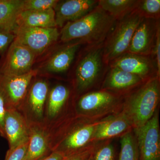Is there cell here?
Instances as JSON below:
<instances>
[{
	"label": "cell",
	"instance_id": "cell-1",
	"mask_svg": "<svg viewBox=\"0 0 160 160\" xmlns=\"http://www.w3.org/2000/svg\"><path fill=\"white\" fill-rule=\"evenodd\" d=\"M116 20L98 6L78 20L67 23L60 32L63 42L79 39L90 46L105 42L115 25Z\"/></svg>",
	"mask_w": 160,
	"mask_h": 160
},
{
	"label": "cell",
	"instance_id": "cell-2",
	"mask_svg": "<svg viewBox=\"0 0 160 160\" xmlns=\"http://www.w3.org/2000/svg\"><path fill=\"white\" fill-rule=\"evenodd\" d=\"M102 119L93 122L82 123L75 120L48 129L50 151L62 153L65 157L83 150L91 145L98 126Z\"/></svg>",
	"mask_w": 160,
	"mask_h": 160
},
{
	"label": "cell",
	"instance_id": "cell-3",
	"mask_svg": "<svg viewBox=\"0 0 160 160\" xmlns=\"http://www.w3.org/2000/svg\"><path fill=\"white\" fill-rule=\"evenodd\" d=\"M160 77L150 78L144 85L129 95L122 111L131 122L132 129L141 127L149 121L159 102Z\"/></svg>",
	"mask_w": 160,
	"mask_h": 160
},
{
	"label": "cell",
	"instance_id": "cell-4",
	"mask_svg": "<svg viewBox=\"0 0 160 160\" xmlns=\"http://www.w3.org/2000/svg\"><path fill=\"white\" fill-rule=\"evenodd\" d=\"M142 18L136 9L118 21L103 43L104 62H111L127 53L134 32Z\"/></svg>",
	"mask_w": 160,
	"mask_h": 160
},
{
	"label": "cell",
	"instance_id": "cell-5",
	"mask_svg": "<svg viewBox=\"0 0 160 160\" xmlns=\"http://www.w3.org/2000/svg\"><path fill=\"white\" fill-rule=\"evenodd\" d=\"M103 44L90 46L78 64L75 80L77 89L80 92L91 88L99 76L104 62Z\"/></svg>",
	"mask_w": 160,
	"mask_h": 160
},
{
	"label": "cell",
	"instance_id": "cell-6",
	"mask_svg": "<svg viewBox=\"0 0 160 160\" xmlns=\"http://www.w3.org/2000/svg\"><path fill=\"white\" fill-rule=\"evenodd\" d=\"M139 160H160V133L158 110L143 126L132 129Z\"/></svg>",
	"mask_w": 160,
	"mask_h": 160
},
{
	"label": "cell",
	"instance_id": "cell-7",
	"mask_svg": "<svg viewBox=\"0 0 160 160\" xmlns=\"http://www.w3.org/2000/svg\"><path fill=\"white\" fill-rule=\"evenodd\" d=\"M14 33V41L28 48L36 56L44 52L60 35L57 27H18Z\"/></svg>",
	"mask_w": 160,
	"mask_h": 160
},
{
	"label": "cell",
	"instance_id": "cell-8",
	"mask_svg": "<svg viewBox=\"0 0 160 160\" xmlns=\"http://www.w3.org/2000/svg\"><path fill=\"white\" fill-rule=\"evenodd\" d=\"M37 74L32 70L22 75H9L0 72V90L7 103V108L18 109L22 107L32 78Z\"/></svg>",
	"mask_w": 160,
	"mask_h": 160
},
{
	"label": "cell",
	"instance_id": "cell-9",
	"mask_svg": "<svg viewBox=\"0 0 160 160\" xmlns=\"http://www.w3.org/2000/svg\"><path fill=\"white\" fill-rule=\"evenodd\" d=\"M0 63V72L19 76L31 71L35 55L29 49L13 41Z\"/></svg>",
	"mask_w": 160,
	"mask_h": 160
},
{
	"label": "cell",
	"instance_id": "cell-10",
	"mask_svg": "<svg viewBox=\"0 0 160 160\" xmlns=\"http://www.w3.org/2000/svg\"><path fill=\"white\" fill-rule=\"evenodd\" d=\"M120 102L119 98L112 92L103 90L84 95L78 102L79 115L94 117L111 110Z\"/></svg>",
	"mask_w": 160,
	"mask_h": 160
},
{
	"label": "cell",
	"instance_id": "cell-11",
	"mask_svg": "<svg viewBox=\"0 0 160 160\" xmlns=\"http://www.w3.org/2000/svg\"><path fill=\"white\" fill-rule=\"evenodd\" d=\"M158 20L143 18L132 38L127 52L146 56L152 52Z\"/></svg>",
	"mask_w": 160,
	"mask_h": 160
},
{
	"label": "cell",
	"instance_id": "cell-12",
	"mask_svg": "<svg viewBox=\"0 0 160 160\" xmlns=\"http://www.w3.org/2000/svg\"><path fill=\"white\" fill-rule=\"evenodd\" d=\"M96 0L58 1L54 8L57 27H63L88 14L98 5Z\"/></svg>",
	"mask_w": 160,
	"mask_h": 160
},
{
	"label": "cell",
	"instance_id": "cell-13",
	"mask_svg": "<svg viewBox=\"0 0 160 160\" xmlns=\"http://www.w3.org/2000/svg\"><path fill=\"white\" fill-rule=\"evenodd\" d=\"M4 130L9 145V150L15 149L29 140V123L18 109L7 108L5 115Z\"/></svg>",
	"mask_w": 160,
	"mask_h": 160
},
{
	"label": "cell",
	"instance_id": "cell-14",
	"mask_svg": "<svg viewBox=\"0 0 160 160\" xmlns=\"http://www.w3.org/2000/svg\"><path fill=\"white\" fill-rule=\"evenodd\" d=\"M29 123V144L24 160H39L50 151L46 126L39 122Z\"/></svg>",
	"mask_w": 160,
	"mask_h": 160
},
{
	"label": "cell",
	"instance_id": "cell-15",
	"mask_svg": "<svg viewBox=\"0 0 160 160\" xmlns=\"http://www.w3.org/2000/svg\"><path fill=\"white\" fill-rule=\"evenodd\" d=\"M132 129L130 120L122 111L116 115L103 119L96 130L92 142L104 141L122 136Z\"/></svg>",
	"mask_w": 160,
	"mask_h": 160
},
{
	"label": "cell",
	"instance_id": "cell-16",
	"mask_svg": "<svg viewBox=\"0 0 160 160\" xmlns=\"http://www.w3.org/2000/svg\"><path fill=\"white\" fill-rule=\"evenodd\" d=\"M111 67H117L136 75L144 81L148 78L152 70L151 61L145 56L127 53L111 62Z\"/></svg>",
	"mask_w": 160,
	"mask_h": 160
},
{
	"label": "cell",
	"instance_id": "cell-17",
	"mask_svg": "<svg viewBox=\"0 0 160 160\" xmlns=\"http://www.w3.org/2000/svg\"><path fill=\"white\" fill-rule=\"evenodd\" d=\"M16 24L18 28L57 27L54 9L43 11H21L17 18Z\"/></svg>",
	"mask_w": 160,
	"mask_h": 160
},
{
	"label": "cell",
	"instance_id": "cell-18",
	"mask_svg": "<svg viewBox=\"0 0 160 160\" xmlns=\"http://www.w3.org/2000/svg\"><path fill=\"white\" fill-rule=\"evenodd\" d=\"M143 82L144 80L136 75L117 67H111L103 83V89L116 91L127 90L138 86Z\"/></svg>",
	"mask_w": 160,
	"mask_h": 160
},
{
	"label": "cell",
	"instance_id": "cell-19",
	"mask_svg": "<svg viewBox=\"0 0 160 160\" xmlns=\"http://www.w3.org/2000/svg\"><path fill=\"white\" fill-rule=\"evenodd\" d=\"M48 92V84L42 80L34 82L29 90L27 105L32 117L37 120H39L43 118Z\"/></svg>",
	"mask_w": 160,
	"mask_h": 160
},
{
	"label": "cell",
	"instance_id": "cell-20",
	"mask_svg": "<svg viewBox=\"0 0 160 160\" xmlns=\"http://www.w3.org/2000/svg\"><path fill=\"white\" fill-rule=\"evenodd\" d=\"M81 42L66 46L57 52L48 61L45 66L46 71L53 73L64 72L69 69L74 59Z\"/></svg>",
	"mask_w": 160,
	"mask_h": 160
},
{
	"label": "cell",
	"instance_id": "cell-21",
	"mask_svg": "<svg viewBox=\"0 0 160 160\" xmlns=\"http://www.w3.org/2000/svg\"><path fill=\"white\" fill-rule=\"evenodd\" d=\"M23 0H0V28L14 33L17 18L22 10Z\"/></svg>",
	"mask_w": 160,
	"mask_h": 160
},
{
	"label": "cell",
	"instance_id": "cell-22",
	"mask_svg": "<svg viewBox=\"0 0 160 160\" xmlns=\"http://www.w3.org/2000/svg\"><path fill=\"white\" fill-rule=\"evenodd\" d=\"M139 1L137 0H99L98 6L108 12L116 21H119L136 10Z\"/></svg>",
	"mask_w": 160,
	"mask_h": 160
},
{
	"label": "cell",
	"instance_id": "cell-23",
	"mask_svg": "<svg viewBox=\"0 0 160 160\" xmlns=\"http://www.w3.org/2000/svg\"><path fill=\"white\" fill-rule=\"evenodd\" d=\"M69 89L63 85L54 86L49 92L46 116L49 119L57 117L65 106L69 95Z\"/></svg>",
	"mask_w": 160,
	"mask_h": 160
},
{
	"label": "cell",
	"instance_id": "cell-24",
	"mask_svg": "<svg viewBox=\"0 0 160 160\" xmlns=\"http://www.w3.org/2000/svg\"><path fill=\"white\" fill-rule=\"evenodd\" d=\"M132 130L121 136V150L118 160H139L137 142Z\"/></svg>",
	"mask_w": 160,
	"mask_h": 160
},
{
	"label": "cell",
	"instance_id": "cell-25",
	"mask_svg": "<svg viewBox=\"0 0 160 160\" xmlns=\"http://www.w3.org/2000/svg\"><path fill=\"white\" fill-rule=\"evenodd\" d=\"M136 9L143 18L158 20L160 14V1H140Z\"/></svg>",
	"mask_w": 160,
	"mask_h": 160
},
{
	"label": "cell",
	"instance_id": "cell-26",
	"mask_svg": "<svg viewBox=\"0 0 160 160\" xmlns=\"http://www.w3.org/2000/svg\"><path fill=\"white\" fill-rule=\"evenodd\" d=\"M58 1L57 0H23L22 11H43L54 9Z\"/></svg>",
	"mask_w": 160,
	"mask_h": 160
},
{
	"label": "cell",
	"instance_id": "cell-27",
	"mask_svg": "<svg viewBox=\"0 0 160 160\" xmlns=\"http://www.w3.org/2000/svg\"><path fill=\"white\" fill-rule=\"evenodd\" d=\"M92 155L93 160H115L114 146L109 142L96 146Z\"/></svg>",
	"mask_w": 160,
	"mask_h": 160
},
{
	"label": "cell",
	"instance_id": "cell-28",
	"mask_svg": "<svg viewBox=\"0 0 160 160\" xmlns=\"http://www.w3.org/2000/svg\"><path fill=\"white\" fill-rule=\"evenodd\" d=\"M15 37L13 32L0 28V55L3 56L5 54Z\"/></svg>",
	"mask_w": 160,
	"mask_h": 160
},
{
	"label": "cell",
	"instance_id": "cell-29",
	"mask_svg": "<svg viewBox=\"0 0 160 160\" xmlns=\"http://www.w3.org/2000/svg\"><path fill=\"white\" fill-rule=\"evenodd\" d=\"M29 140L11 150H8L5 160H24L28 148Z\"/></svg>",
	"mask_w": 160,
	"mask_h": 160
},
{
	"label": "cell",
	"instance_id": "cell-30",
	"mask_svg": "<svg viewBox=\"0 0 160 160\" xmlns=\"http://www.w3.org/2000/svg\"><path fill=\"white\" fill-rule=\"evenodd\" d=\"M95 145H90L87 148L66 157L63 160H88L94 151Z\"/></svg>",
	"mask_w": 160,
	"mask_h": 160
},
{
	"label": "cell",
	"instance_id": "cell-31",
	"mask_svg": "<svg viewBox=\"0 0 160 160\" xmlns=\"http://www.w3.org/2000/svg\"><path fill=\"white\" fill-rule=\"evenodd\" d=\"M152 52H153L157 68V76L160 77V24L158 27L155 41Z\"/></svg>",
	"mask_w": 160,
	"mask_h": 160
},
{
	"label": "cell",
	"instance_id": "cell-32",
	"mask_svg": "<svg viewBox=\"0 0 160 160\" xmlns=\"http://www.w3.org/2000/svg\"><path fill=\"white\" fill-rule=\"evenodd\" d=\"M7 108L6 99L2 92L0 90V135L4 138H6L4 130V123Z\"/></svg>",
	"mask_w": 160,
	"mask_h": 160
},
{
	"label": "cell",
	"instance_id": "cell-33",
	"mask_svg": "<svg viewBox=\"0 0 160 160\" xmlns=\"http://www.w3.org/2000/svg\"><path fill=\"white\" fill-rule=\"evenodd\" d=\"M65 158L62 153L58 152L52 151L50 154L47 155L39 160H63Z\"/></svg>",
	"mask_w": 160,
	"mask_h": 160
},
{
	"label": "cell",
	"instance_id": "cell-34",
	"mask_svg": "<svg viewBox=\"0 0 160 160\" xmlns=\"http://www.w3.org/2000/svg\"><path fill=\"white\" fill-rule=\"evenodd\" d=\"M92 154H93V153H92V154L91 155V156L89 157L88 160H93V155H92Z\"/></svg>",
	"mask_w": 160,
	"mask_h": 160
}]
</instances>
